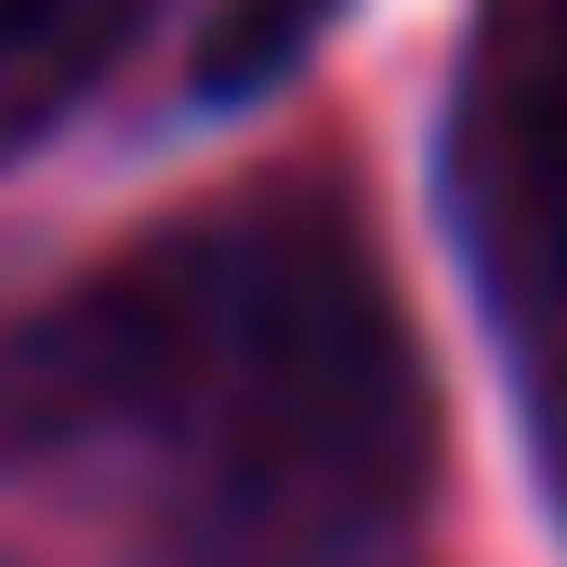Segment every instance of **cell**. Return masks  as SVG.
<instances>
[{"mask_svg":"<svg viewBox=\"0 0 567 567\" xmlns=\"http://www.w3.org/2000/svg\"><path fill=\"white\" fill-rule=\"evenodd\" d=\"M317 13H330V0H251V13L225 27V53H212L198 80H212V93H251L265 66H290V53H303V27H317Z\"/></svg>","mask_w":567,"mask_h":567,"instance_id":"cell-3","label":"cell"},{"mask_svg":"<svg viewBox=\"0 0 567 567\" xmlns=\"http://www.w3.org/2000/svg\"><path fill=\"white\" fill-rule=\"evenodd\" d=\"M93 27H120V0H0V80H13V66L80 53Z\"/></svg>","mask_w":567,"mask_h":567,"instance_id":"cell-4","label":"cell"},{"mask_svg":"<svg viewBox=\"0 0 567 567\" xmlns=\"http://www.w3.org/2000/svg\"><path fill=\"white\" fill-rule=\"evenodd\" d=\"M462 185L502 265L567 303V0H475L462 40Z\"/></svg>","mask_w":567,"mask_h":567,"instance_id":"cell-2","label":"cell"},{"mask_svg":"<svg viewBox=\"0 0 567 567\" xmlns=\"http://www.w3.org/2000/svg\"><path fill=\"white\" fill-rule=\"evenodd\" d=\"M0 462L145 567H357L435 488V383L343 198H225L0 330Z\"/></svg>","mask_w":567,"mask_h":567,"instance_id":"cell-1","label":"cell"}]
</instances>
